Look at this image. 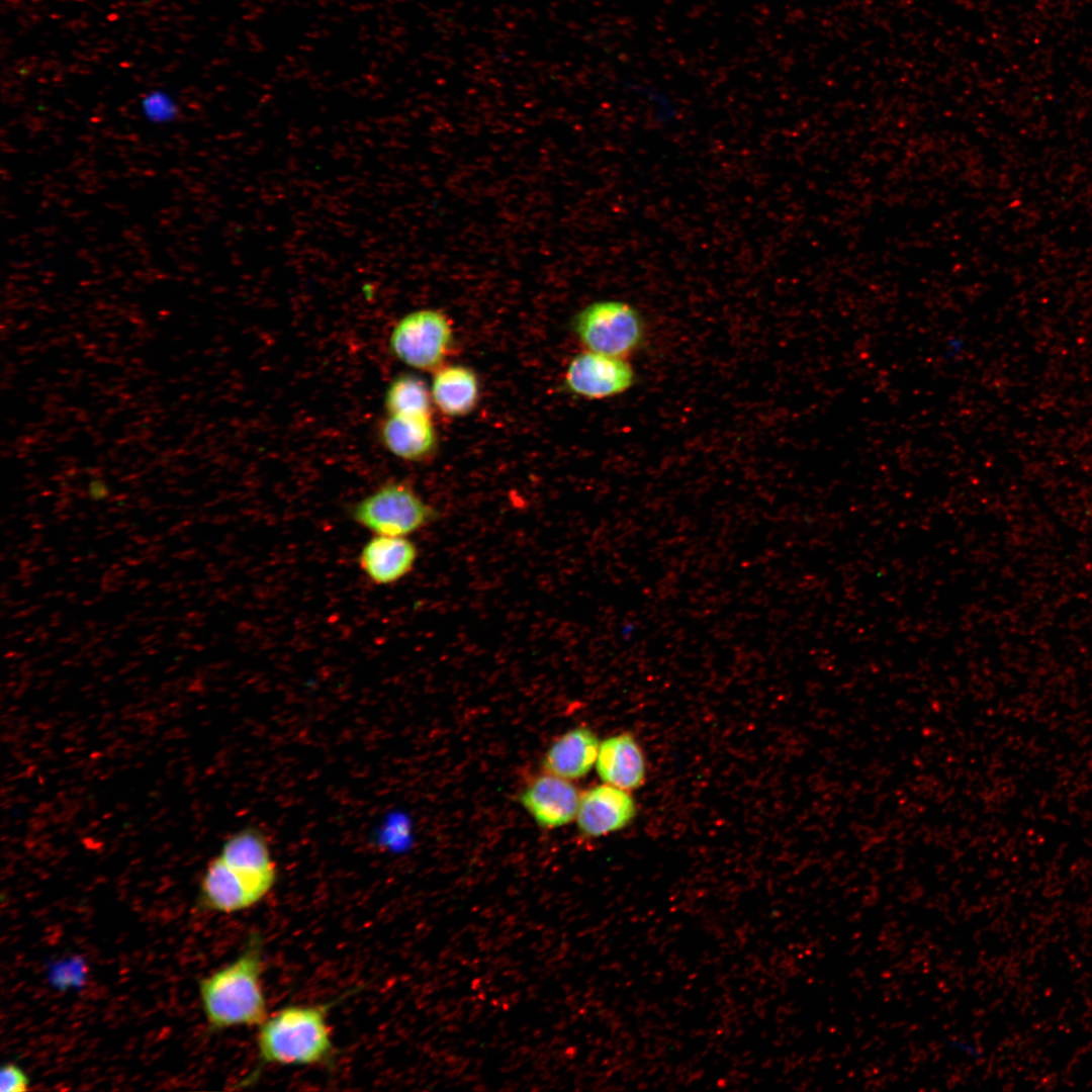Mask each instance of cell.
I'll return each mask as SVG.
<instances>
[{"label": "cell", "instance_id": "14", "mask_svg": "<svg viewBox=\"0 0 1092 1092\" xmlns=\"http://www.w3.org/2000/svg\"><path fill=\"white\" fill-rule=\"evenodd\" d=\"M433 403L444 415L463 417L470 414L479 398L475 372L463 365L442 366L435 371L431 384Z\"/></svg>", "mask_w": 1092, "mask_h": 1092}, {"label": "cell", "instance_id": "12", "mask_svg": "<svg viewBox=\"0 0 1092 1092\" xmlns=\"http://www.w3.org/2000/svg\"><path fill=\"white\" fill-rule=\"evenodd\" d=\"M600 743L592 729L572 728L548 747L542 758L543 769L569 781L583 778L596 765Z\"/></svg>", "mask_w": 1092, "mask_h": 1092}, {"label": "cell", "instance_id": "16", "mask_svg": "<svg viewBox=\"0 0 1092 1092\" xmlns=\"http://www.w3.org/2000/svg\"><path fill=\"white\" fill-rule=\"evenodd\" d=\"M140 111L144 119L154 125L174 122L180 113L175 96L164 88H153L141 97Z\"/></svg>", "mask_w": 1092, "mask_h": 1092}, {"label": "cell", "instance_id": "13", "mask_svg": "<svg viewBox=\"0 0 1092 1092\" xmlns=\"http://www.w3.org/2000/svg\"><path fill=\"white\" fill-rule=\"evenodd\" d=\"M379 437L388 452L411 462L426 459L437 445L430 416L387 415L380 423Z\"/></svg>", "mask_w": 1092, "mask_h": 1092}, {"label": "cell", "instance_id": "5", "mask_svg": "<svg viewBox=\"0 0 1092 1092\" xmlns=\"http://www.w3.org/2000/svg\"><path fill=\"white\" fill-rule=\"evenodd\" d=\"M392 354L405 365L422 371L442 367L453 343L449 318L433 308H422L403 315L389 335Z\"/></svg>", "mask_w": 1092, "mask_h": 1092}, {"label": "cell", "instance_id": "7", "mask_svg": "<svg viewBox=\"0 0 1092 1092\" xmlns=\"http://www.w3.org/2000/svg\"><path fill=\"white\" fill-rule=\"evenodd\" d=\"M269 892L259 882L217 855L208 862L203 872L199 901L207 910L230 914L259 904Z\"/></svg>", "mask_w": 1092, "mask_h": 1092}, {"label": "cell", "instance_id": "6", "mask_svg": "<svg viewBox=\"0 0 1092 1092\" xmlns=\"http://www.w3.org/2000/svg\"><path fill=\"white\" fill-rule=\"evenodd\" d=\"M635 372L625 358L584 351L569 362L565 382L573 393L602 399L627 391L634 383Z\"/></svg>", "mask_w": 1092, "mask_h": 1092}, {"label": "cell", "instance_id": "2", "mask_svg": "<svg viewBox=\"0 0 1092 1092\" xmlns=\"http://www.w3.org/2000/svg\"><path fill=\"white\" fill-rule=\"evenodd\" d=\"M335 1002L284 1006L257 1027L258 1066H313L334 1052L329 1011Z\"/></svg>", "mask_w": 1092, "mask_h": 1092}, {"label": "cell", "instance_id": "18", "mask_svg": "<svg viewBox=\"0 0 1092 1092\" xmlns=\"http://www.w3.org/2000/svg\"><path fill=\"white\" fill-rule=\"evenodd\" d=\"M86 493L91 500L102 502L108 497L110 489L105 480L96 477L87 482Z\"/></svg>", "mask_w": 1092, "mask_h": 1092}, {"label": "cell", "instance_id": "11", "mask_svg": "<svg viewBox=\"0 0 1092 1092\" xmlns=\"http://www.w3.org/2000/svg\"><path fill=\"white\" fill-rule=\"evenodd\" d=\"M595 766L604 783L626 791L639 788L645 779L643 752L633 735L626 732L600 743Z\"/></svg>", "mask_w": 1092, "mask_h": 1092}, {"label": "cell", "instance_id": "8", "mask_svg": "<svg viewBox=\"0 0 1092 1092\" xmlns=\"http://www.w3.org/2000/svg\"><path fill=\"white\" fill-rule=\"evenodd\" d=\"M580 794L571 781L545 772L534 778L521 792L520 802L536 824L545 829L572 822Z\"/></svg>", "mask_w": 1092, "mask_h": 1092}, {"label": "cell", "instance_id": "1", "mask_svg": "<svg viewBox=\"0 0 1092 1092\" xmlns=\"http://www.w3.org/2000/svg\"><path fill=\"white\" fill-rule=\"evenodd\" d=\"M263 973L262 938L253 933L236 959L200 980V1002L211 1030L258 1027L268 1017Z\"/></svg>", "mask_w": 1092, "mask_h": 1092}, {"label": "cell", "instance_id": "17", "mask_svg": "<svg viewBox=\"0 0 1092 1092\" xmlns=\"http://www.w3.org/2000/svg\"><path fill=\"white\" fill-rule=\"evenodd\" d=\"M28 1078L17 1065L8 1063L0 1071L1 1092H22L28 1088Z\"/></svg>", "mask_w": 1092, "mask_h": 1092}, {"label": "cell", "instance_id": "4", "mask_svg": "<svg viewBox=\"0 0 1092 1092\" xmlns=\"http://www.w3.org/2000/svg\"><path fill=\"white\" fill-rule=\"evenodd\" d=\"M573 327L586 350L625 359L638 350L645 335L637 308L616 299L589 303L576 314Z\"/></svg>", "mask_w": 1092, "mask_h": 1092}, {"label": "cell", "instance_id": "10", "mask_svg": "<svg viewBox=\"0 0 1092 1092\" xmlns=\"http://www.w3.org/2000/svg\"><path fill=\"white\" fill-rule=\"evenodd\" d=\"M418 548L407 537L373 535L358 554V565L373 584L390 585L415 567Z\"/></svg>", "mask_w": 1092, "mask_h": 1092}, {"label": "cell", "instance_id": "3", "mask_svg": "<svg viewBox=\"0 0 1092 1092\" xmlns=\"http://www.w3.org/2000/svg\"><path fill=\"white\" fill-rule=\"evenodd\" d=\"M350 517L373 535L407 537L430 525L437 513L412 486L390 480L358 500Z\"/></svg>", "mask_w": 1092, "mask_h": 1092}, {"label": "cell", "instance_id": "15", "mask_svg": "<svg viewBox=\"0 0 1092 1092\" xmlns=\"http://www.w3.org/2000/svg\"><path fill=\"white\" fill-rule=\"evenodd\" d=\"M431 389L417 375L401 374L388 385L384 406L387 415L432 416Z\"/></svg>", "mask_w": 1092, "mask_h": 1092}, {"label": "cell", "instance_id": "9", "mask_svg": "<svg viewBox=\"0 0 1092 1092\" xmlns=\"http://www.w3.org/2000/svg\"><path fill=\"white\" fill-rule=\"evenodd\" d=\"M635 814L628 791L605 783L580 794L575 821L583 836L601 837L627 826Z\"/></svg>", "mask_w": 1092, "mask_h": 1092}]
</instances>
